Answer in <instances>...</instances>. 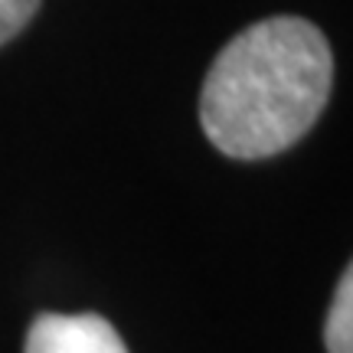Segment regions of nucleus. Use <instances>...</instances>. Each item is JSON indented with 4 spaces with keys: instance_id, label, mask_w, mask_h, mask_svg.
I'll use <instances>...</instances> for the list:
<instances>
[{
    "instance_id": "nucleus-2",
    "label": "nucleus",
    "mask_w": 353,
    "mask_h": 353,
    "mask_svg": "<svg viewBox=\"0 0 353 353\" xmlns=\"http://www.w3.org/2000/svg\"><path fill=\"white\" fill-rule=\"evenodd\" d=\"M23 353H128V347L99 314H39Z\"/></svg>"
},
{
    "instance_id": "nucleus-4",
    "label": "nucleus",
    "mask_w": 353,
    "mask_h": 353,
    "mask_svg": "<svg viewBox=\"0 0 353 353\" xmlns=\"http://www.w3.org/2000/svg\"><path fill=\"white\" fill-rule=\"evenodd\" d=\"M37 10H39V0H0V46L10 43L33 20Z\"/></svg>"
},
{
    "instance_id": "nucleus-3",
    "label": "nucleus",
    "mask_w": 353,
    "mask_h": 353,
    "mask_svg": "<svg viewBox=\"0 0 353 353\" xmlns=\"http://www.w3.org/2000/svg\"><path fill=\"white\" fill-rule=\"evenodd\" d=\"M324 343L327 353H353V272L347 268L341 285L334 291V304L324 324Z\"/></svg>"
},
{
    "instance_id": "nucleus-1",
    "label": "nucleus",
    "mask_w": 353,
    "mask_h": 353,
    "mask_svg": "<svg viewBox=\"0 0 353 353\" xmlns=\"http://www.w3.org/2000/svg\"><path fill=\"white\" fill-rule=\"evenodd\" d=\"M334 82L327 37L301 17L245 26L213 59L200 92L203 134L226 157L262 161L314 128Z\"/></svg>"
}]
</instances>
